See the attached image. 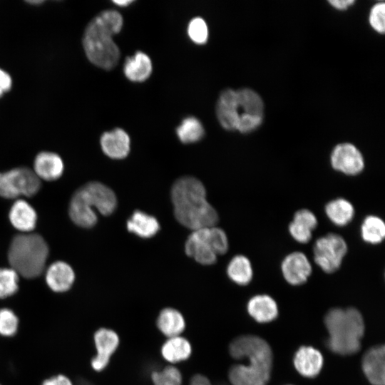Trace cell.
<instances>
[{
    "label": "cell",
    "instance_id": "cell-24",
    "mask_svg": "<svg viewBox=\"0 0 385 385\" xmlns=\"http://www.w3.org/2000/svg\"><path fill=\"white\" fill-rule=\"evenodd\" d=\"M160 353L163 358L172 365L187 360L192 354V346L181 335L173 337L163 344Z\"/></svg>",
    "mask_w": 385,
    "mask_h": 385
},
{
    "label": "cell",
    "instance_id": "cell-35",
    "mask_svg": "<svg viewBox=\"0 0 385 385\" xmlns=\"http://www.w3.org/2000/svg\"><path fill=\"white\" fill-rule=\"evenodd\" d=\"M188 35L196 43H205L208 37V29L205 21L200 17L192 19L188 25Z\"/></svg>",
    "mask_w": 385,
    "mask_h": 385
},
{
    "label": "cell",
    "instance_id": "cell-42",
    "mask_svg": "<svg viewBox=\"0 0 385 385\" xmlns=\"http://www.w3.org/2000/svg\"><path fill=\"white\" fill-rule=\"evenodd\" d=\"M133 1L130 0H123V1H113V3L116 4L117 5L120 6H125L129 5L130 3H132Z\"/></svg>",
    "mask_w": 385,
    "mask_h": 385
},
{
    "label": "cell",
    "instance_id": "cell-15",
    "mask_svg": "<svg viewBox=\"0 0 385 385\" xmlns=\"http://www.w3.org/2000/svg\"><path fill=\"white\" fill-rule=\"evenodd\" d=\"M293 363L297 372L304 377L317 376L323 367L324 357L316 348L302 346L295 352Z\"/></svg>",
    "mask_w": 385,
    "mask_h": 385
},
{
    "label": "cell",
    "instance_id": "cell-16",
    "mask_svg": "<svg viewBox=\"0 0 385 385\" xmlns=\"http://www.w3.org/2000/svg\"><path fill=\"white\" fill-rule=\"evenodd\" d=\"M45 281L52 292L64 293L72 287L75 281V273L68 263L57 261L52 263L47 269Z\"/></svg>",
    "mask_w": 385,
    "mask_h": 385
},
{
    "label": "cell",
    "instance_id": "cell-41",
    "mask_svg": "<svg viewBox=\"0 0 385 385\" xmlns=\"http://www.w3.org/2000/svg\"><path fill=\"white\" fill-rule=\"evenodd\" d=\"M40 385H56L54 376H49L44 379L40 384Z\"/></svg>",
    "mask_w": 385,
    "mask_h": 385
},
{
    "label": "cell",
    "instance_id": "cell-32",
    "mask_svg": "<svg viewBox=\"0 0 385 385\" xmlns=\"http://www.w3.org/2000/svg\"><path fill=\"white\" fill-rule=\"evenodd\" d=\"M19 277L12 268H0V299L16 294L19 289Z\"/></svg>",
    "mask_w": 385,
    "mask_h": 385
},
{
    "label": "cell",
    "instance_id": "cell-1",
    "mask_svg": "<svg viewBox=\"0 0 385 385\" xmlns=\"http://www.w3.org/2000/svg\"><path fill=\"white\" fill-rule=\"evenodd\" d=\"M171 200L177 220L190 230L215 226L218 215L207 202L206 190L194 177L178 179L171 189Z\"/></svg>",
    "mask_w": 385,
    "mask_h": 385
},
{
    "label": "cell",
    "instance_id": "cell-37",
    "mask_svg": "<svg viewBox=\"0 0 385 385\" xmlns=\"http://www.w3.org/2000/svg\"><path fill=\"white\" fill-rule=\"evenodd\" d=\"M12 81L10 75L0 68V97L10 91Z\"/></svg>",
    "mask_w": 385,
    "mask_h": 385
},
{
    "label": "cell",
    "instance_id": "cell-9",
    "mask_svg": "<svg viewBox=\"0 0 385 385\" xmlns=\"http://www.w3.org/2000/svg\"><path fill=\"white\" fill-rule=\"evenodd\" d=\"M238 115L237 130L247 133L256 130L263 120L264 103L257 93L250 88L236 91Z\"/></svg>",
    "mask_w": 385,
    "mask_h": 385
},
{
    "label": "cell",
    "instance_id": "cell-14",
    "mask_svg": "<svg viewBox=\"0 0 385 385\" xmlns=\"http://www.w3.org/2000/svg\"><path fill=\"white\" fill-rule=\"evenodd\" d=\"M385 348L378 345L368 349L361 360L362 371L372 385L385 384Z\"/></svg>",
    "mask_w": 385,
    "mask_h": 385
},
{
    "label": "cell",
    "instance_id": "cell-13",
    "mask_svg": "<svg viewBox=\"0 0 385 385\" xmlns=\"http://www.w3.org/2000/svg\"><path fill=\"white\" fill-rule=\"evenodd\" d=\"M205 228L192 231L186 240L185 250L198 263L210 265L216 262L217 255L208 242Z\"/></svg>",
    "mask_w": 385,
    "mask_h": 385
},
{
    "label": "cell",
    "instance_id": "cell-36",
    "mask_svg": "<svg viewBox=\"0 0 385 385\" xmlns=\"http://www.w3.org/2000/svg\"><path fill=\"white\" fill-rule=\"evenodd\" d=\"M384 13H385V4L384 2H379L374 4L369 14V24L371 27L378 33H384Z\"/></svg>",
    "mask_w": 385,
    "mask_h": 385
},
{
    "label": "cell",
    "instance_id": "cell-11",
    "mask_svg": "<svg viewBox=\"0 0 385 385\" xmlns=\"http://www.w3.org/2000/svg\"><path fill=\"white\" fill-rule=\"evenodd\" d=\"M330 163L335 170L349 176L361 173L365 165L361 153L349 143H339L334 148Z\"/></svg>",
    "mask_w": 385,
    "mask_h": 385
},
{
    "label": "cell",
    "instance_id": "cell-31",
    "mask_svg": "<svg viewBox=\"0 0 385 385\" xmlns=\"http://www.w3.org/2000/svg\"><path fill=\"white\" fill-rule=\"evenodd\" d=\"M20 319L16 312L9 307H0V337L10 339L19 332Z\"/></svg>",
    "mask_w": 385,
    "mask_h": 385
},
{
    "label": "cell",
    "instance_id": "cell-40",
    "mask_svg": "<svg viewBox=\"0 0 385 385\" xmlns=\"http://www.w3.org/2000/svg\"><path fill=\"white\" fill-rule=\"evenodd\" d=\"M332 6L339 9L344 10L349 6L351 5L354 1L353 0H340V1H329Z\"/></svg>",
    "mask_w": 385,
    "mask_h": 385
},
{
    "label": "cell",
    "instance_id": "cell-12",
    "mask_svg": "<svg viewBox=\"0 0 385 385\" xmlns=\"http://www.w3.org/2000/svg\"><path fill=\"white\" fill-rule=\"evenodd\" d=\"M312 265L307 256L299 251L292 252L286 255L281 263L284 279L291 285L304 284L312 274Z\"/></svg>",
    "mask_w": 385,
    "mask_h": 385
},
{
    "label": "cell",
    "instance_id": "cell-28",
    "mask_svg": "<svg viewBox=\"0 0 385 385\" xmlns=\"http://www.w3.org/2000/svg\"><path fill=\"white\" fill-rule=\"evenodd\" d=\"M227 274L235 284L240 286L247 285L253 278L252 263L245 255H235L227 265Z\"/></svg>",
    "mask_w": 385,
    "mask_h": 385
},
{
    "label": "cell",
    "instance_id": "cell-29",
    "mask_svg": "<svg viewBox=\"0 0 385 385\" xmlns=\"http://www.w3.org/2000/svg\"><path fill=\"white\" fill-rule=\"evenodd\" d=\"M360 235L364 242L369 245H379L385 238V222L379 216H366L361 225Z\"/></svg>",
    "mask_w": 385,
    "mask_h": 385
},
{
    "label": "cell",
    "instance_id": "cell-8",
    "mask_svg": "<svg viewBox=\"0 0 385 385\" xmlns=\"http://www.w3.org/2000/svg\"><path fill=\"white\" fill-rule=\"evenodd\" d=\"M41 188V180L33 170L26 167L0 173V197L15 198L20 195L31 197Z\"/></svg>",
    "mask_w": 385,
    "mask_h": 385
},
{
    "label": "cell",
    "instance_id": "cell-7",
    "mask_svg": "<svg viewBox=\"0 0 385 385\" xmlns=\"http://www.w3.org/2000/svg\"><path fill=\"white\" fill-rule=\"evenodd\" d=\"M347 251L344 237L336 233H328L315 241L314 261L322 271L331 274L340 268Z\"/></svg>",
    "mask_w": 385,
    "mask_h": 385
},
{
    "label": "cell",
    "instance_id": "cell-39",
    "mask_svg": "<svg viewBox=\"0 0 385 385\" xmlns=\"http://www.w3.org/2000/svg\"><path fill=\"white\" fill-rule=\"evenodd\" d=\"M54 376L56 385H74L72 379L66 374H57Z\"/></svg>",
    "mask_w": 385,
    "mask_h": 385
},
{
    "label": "cell",
    "instance_id": "cell-27",
    "mask_svg": "<svg viewBox=\"0 0 385 385\" xmlns=\"http://www.w3.org/2000/svg\"><path fill=\"white\" fill-rule=\"evenodd\" d=\"M125 76L130 81H145L152 72V63L145 53L138 51L134 56L127 58L123 68Z\"/></svg>",
    "mask_w": 385,
    "mask_h": 385
},
{
    "label": "cell",
    "instance_id": "cell-23",
    "mask_svg": "<svg viewBox=\"0 0 385 385\" xmlns=\"http://www.w3.org/2000/svg\"><path fill=\"white\" fill-rule=\"evenodd\" d=\"M156 325L164 336L170 338L180 335L185 329L186 323L180 311L175 308L166 307L160 312Z\"/></svg>",
    "mask_w": 385,
    "mask_h": 385
},
{
    "label": "cell",
    "instance_id": "cell-30",
    "mask_svg": "<svg viewBox=\"0 0 385 385\" xmlns=\"http://www.w3.org/2000/svg\"><path fill=\"white\" fill-rule=\"evenodd\" d=\"M177 135L183 143H192L200 140L204 135L203 126L195 117L185 118L178 127Z\"/></svg>",
    "mask_w": 385,
    "mask_h": 385
},
{
    "label": "cell",
    "instance_id": "cell-18",
    "mask_svg": "<svg viewBox=\"0 0 385 385\" xmlns=\"http://www.w3.org/2000/svg\"><path fill=\"white\" fill-rule=\"evenodd\" d=\"M101 146L109 158L123 159L129 153L130 138L123 129L115 128L101 135Z\"/></svg>",
    "mask_w": 385,
    "mask_h": 385
},
{
    "label": "cell",
    "instance_id": "cell-2",
    "mask_svg": "<svg viewBox=\"0 0 385 385\" xmlns=\"http://www.w3.org/2000/svg\"><path fill=\"white\" fill-rule=\"evenodd\" d=\"M123 17L115 10L103 11L87 25L83 46L88 59L96 66L110 70L120 58V51L113 39L123 26Z\"/></svg>",
    "mask_w": 385,
    "mask_h": 385
},
{
    "label": "cell",
    "instance_id": "cell-44",
    "mask_svg": "<svg viewBox=\"0 0 385 385\" xmlns=\"http://www.w3.org/2000/svg\"><path fill=\"white\" fill-rule=\"evenodd\" d=\"M287 385H291V384H287Z\"/></svg>",
    "mask_w": 385,
    "mask_h": 385
},
{
    "label": "cell",
    "instance_id": "cell-38",
    "mask_svg": "<svg viewBox=\"0 0 385 385\" xmlns=\"http://www.w3.org/2000/svg\"><path fill=\"white\" fill-rule=\"evenodd\" d=\"M189 385H212L210 379L200 374H195L192 376Z\"/></svg>",
    "mask_w": 385,
    "mask_h": 385
},
{
    "label": "cell",
    "instance_id": "cell-20",
    "mask_svg": "<svg viewBox=\"0 0 385 385\" xmlns=\"http://www.w3.org/2000/svg\"><path fill=\"white\" fill-rule=\"evenodd\" d=\"M216 114L220 125L226 130H236L238 115L236 108V91L226 89L219 97Z\"/></svg>",
    "mask_w": 385,
    "mask_h": 385
},
{
    "label": "cell",
    "instance_id": "cell-21",
    "mask_svg": "<svg viewBox=\"0 0 385 385\" xmlns=\"http://www.w3.org/2000/svg\"><path fill=\"white\" fill-rule=\"evenodd\" d=\"M63 171V163L61 157L54 153H39L34 162V172L40 179L51 181L59 178Z\"/></svg>",
    "mask_w": 385,
    "mask_h": 385
},
{
    "label": "cell",
    "instance_id": "cell-43",
    "mask_svg": "<svg viewBox=\"0 0 385 385\" xmlns=\"http://www.w3.org/2000/svg\"><path fill=\"white\" fill-rule=\"evenodd\" d=\"M27 2L29 3V4H39L43 3V1H41V0L28 1Z\"/></svg>",
    "mask_w": 385,
    "mask_h": 385
},
{
    "label": "cell",
    "instance_id": "cell-3",
    "mask_svg": "<svg viewBox=\"0 0 385 385\" xmlns=\"http://www.w3.org/2000/svg\"><path fill=\"white\" fill-rule=\"evenodd\" d=\"M324 322L328 332L327 347L333 353L347 356L360 350L365 324L357 309L332 308L325 314Z\"/></svg>",
    "mask_w": 385,
    "mask_h": 385
},
{
    "label": "cell",
    "instance_id": "cell-4",
    "mask_svg": "<svg viewBox=\"0 0 385 385\" xmlns=\"http://www.w3.org/2000/svg\"><path fill=\"white\" fill-rule=\"evenodd\" d=\"M117 206L114 192L99 182H90L79 188L73 195L68 208L71 220L78 226L90 228L98 220L93 209L103 215L112 214Z\"/></svg>",
    "mask_w": 385,
    "mask_h": 385
},
{
    "label": "cell",
    "instance_id": "cell-25",
    "mask_svg": "<svg viewBox=\"0 0 385 385\" xmlns=\"http://www.w3.org/2000/svg\"><path fill=\"white\" fill-rule=\"evenodd\" d=\"M324 212L329 221L338 227L349 224L355 215L352 203L344 197L329 201L325 205Z\"/></svg>",
    "mask_w": 385,
    "mask_h": 385
},
{
    "label": "cell",
    "instance_id": "cell-6",
    "mask_svg": "<svg viewBox=\"0 0 385 385\" xmlns=\"http://www.w3.org/2000/svg\"><path fill=\"white\" fill-rule=\"evenodd\" d=\"M243 359L246 364H235L229 370L228 379L232 385H267L271 376L272 351L266 347L248 351Z\"/></svg>",
    "mask_w": 385,
    "mask_h": 385
},
{
    "label": "cell",
    "instance_id": "cell-10",
    "mask_svg": "<svg viewBox=\"0 0 385 385\" xmlns=\"http://www.w3.org/2000/svg\"><path fill=\"white\" fill-rule=\"evenodd\" d=\"M93 342L96 353L90 360V366L93 371L101 372L109 364L119 346L120 338L113 329L100 327L94 332Z\"/></svg>",
    "mask_w": 385,
    "mask_h": 385
},
{
    "label": "cell",
    "instance_id": "cell-19",
    "mask_svg": "<svg viewBox=\"0 0 385 385\" xmlns=\"http://www.w3.org/2000/svg\"><path fill=\"white\" fill-rule=\"evenodd\" d=\"M250 316L259 323H268L274 320L279 313L276 301L267 294L252 297L247 304Z\"/></svg>",
    "mask_w": 385,
    "mask_h": 385
},
{
    "label": "cell",
    "instance_id": "cell-34",
    "mask_svg": "<svg viewBox=\"0 0 385 385\" xmlns=\"http://www.w3.org/2000/svg\"><path fill=\"white\" fill-rule=\"evenodd\" d=\"M206 235L210 245L217 255L227 252L229 247L226 233L215 226L206 227Z\"/></svg>",
    "mask_w": 385,
    "mask_h": 385
},
{
    "label": "cell",
    "instance_id": "cell-22",
    "mask_svg": "<svg viewBox=\"0 0 385 385\" xmlns=\"http://www.w3.org/2000/svg\"><path fill=\"white\" fill-rule=\"evenodd\" d=\"M9 217L14 227L21 232H29L36 227V212L33 207L24 200L19 199L14 202Z\"/></svg>",
    "mask_w": 385,
    "mask_h": 385
},
{
    "label": "cell",
    "instance_id": "cell-33",
    "mask_svg": "<svg viewBox=\"0 0 385 385\" xmlns=\"http://www.w3.org/2000/svg\"><path fill=\"white\" fill-rule=\"evenodd\" d=\"M151 380L153 385H182L183 376L176 366L168 365L160 371H154Z\"/></svg>",
    "mask_w": 385,
    "mask_h": 385
},
{
    "label": "cell",
    "instance_id": "cell-5",
    "mask_svg": "<svg viewBox=\"0 0 385 385\" xmlns=\"http://www.w3.org/2000/svg\"><path fill=\"white\" fill-rule=\"evenodd\" d=\"M48 255V246L38 234L24 233L14 237L8 260L17 274L26 279L39 277L44 270Z\"/></svg>",
    "mask_w": 385,
    "mask_h": 385
},
{
    "label": "cell",
    "instance_id": "cell-17",
    "mask_svg": "<svg viewBox=\"0 0 385 385\" xmlns=\"http://www.w3.org/2000/svg\"><path fill=\"white\" fill-rule=\"evenodd\" d=\"M318 221L314 213L308 209L297 210L288 226L292 237L299 243L305 244L310 241L312 232L317 227Z\"/></svg>",
    "mask_w": 385,
    "mask_h": 385
},
{
    "label": "cell",
    "instance_id": "cell-45",
    "mask_svg": "<svg viewBox=\"0 0 385 385\" xmlns=\"http://www.w3.org/2000/svg\"><path fill=\"white\" fill-rule=\"evenodd\" d=\"M0 385H1V384H0Z\"/></svg>",
    "mask_w": 385,
    "mask_h": 385
},
{
    "label": "cell",
    "instance_id": "cell-26",
    "mask_svg": "<svg viewBox=\"0 0 385 385\" xmlns=\"http://www.w3.org/2000/svg\"><path fill=\"white\" fill-rule=\"evenodd\" d=\"M126 226L130 232L142 238H150L160 230L157 219L140 210L133 212L128 220Z\"/></svg>",
    "mask_w": 385,
    "mask_h": 385
}]
</instances>
